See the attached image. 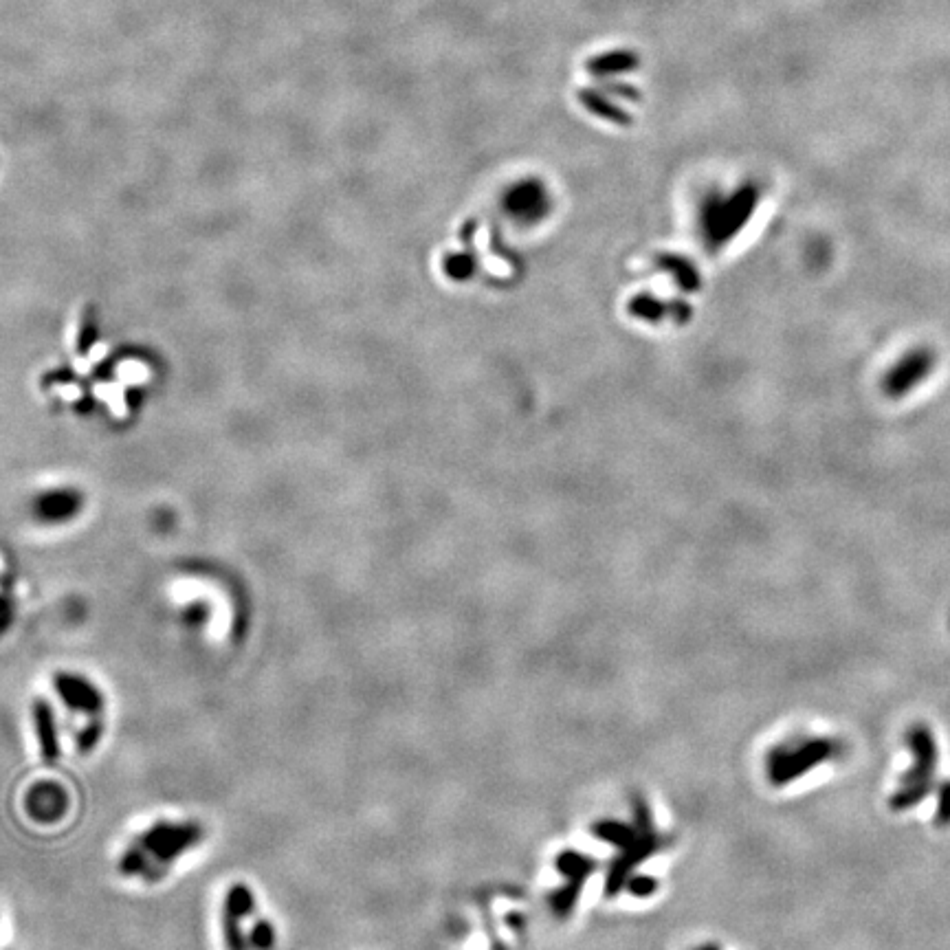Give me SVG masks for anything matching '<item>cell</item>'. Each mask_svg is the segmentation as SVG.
<instances>
[{"mask_svg": "<svg viewBox=\"0 0 950 950\" xmlns=\"http://www.w3.org/2000/svg\"><path fill=\"white\" fill-rule=\"evenodd\" d=\"M53 691L69 711L84 713V715H99L104 711V695L97 689L93 680H88L82 673L73 671H58L53 676Z\"/></svg>", "mask_w": 950, "mask_h": 950, "instance_id": "obj_2", "label": "cell"}, {"mask_svg": "<svg viewBox=\"0 0 950 950\" xmlns=\"http://www.w3.org/2000/svg\"><path fill=\"white\" fill-rule=\"evenodd\" d=\"M256 911V893L247 885V882H234L225 893L223 915H231L236 920H245Z\"/></svg>", "mask_w": 950, "mask_h": 950, "instance_id": "obj_4", "label": "cell"}, {"mask_svg": "<svg viewBox=\"0 0 950 950\" xmlns=\"http://www.w3.org/2000/svg\"><path fill=\"white\" fill-rule=\"evenodd\" d=\"M31 720H33V731H36L38 737V748L42 759L47 764H55L60 759V737H58V724H55V713L51 709V704L38 698L31 704Z\"/></svg>", "mask_w": 950, "mask_h": 950, "instance_id": "obj_3", "label": "cell"}, {"mask_svg": "<svg viewBox=\"0 0 950 950\" xmlns=\"http://www.w3.org/2000/svg\"><path fill=\"white\" fill-rule=\"evenodd\" d=\"M203 838V830L198 823H170L161 821L154 823L148 832L139 836L137 845L143 849V854H152L159 863L168 865L172 860L190 852Z\"/></svg>", "mask_w": 950, "mask_h": 950, "instance_id": "obj_1", "label": "cell"}, {"mask_svg": "<svg viewBox=\"0 0 950 950\" xmlns=\"http://www.w3.org/2000/svg\"><path fill=\"white\" fill-rule=\"evenodd\" d=\"M99 737H102V726H99V724H91V726H88L86 731L80 735V739H77V746H80L82 753H91V750L97 746Z\"/></svg>", "mask_w": 950, "mask_h": 950, "instance_id": "obj_6", "label": "cell"}, {"mask_svg": "<svg viewBox=\"0 0 950 950\" xmlns=\"http://www.w3.org/2000/svg\"><path fill=\"white\" fill-rule=\"evenodd\" d=\"M249 944L256 950H271L275 946V926L269 920H258L249 931Z\"/></svg>", "mask_w": 950, "mask_h": 950, "instance_id": "obj_5", "label": "cell"}]
</instances>
